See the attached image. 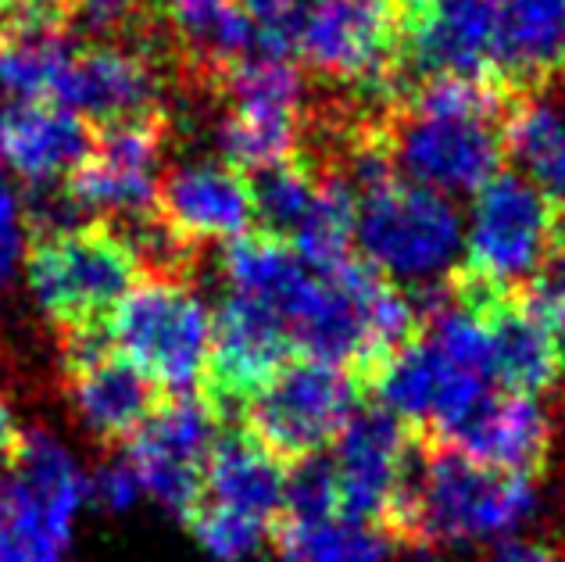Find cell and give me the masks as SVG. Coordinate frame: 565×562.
I'll list each match as a JSON object with an SVG mask.
<instances>
[{
	"mask_svg": "<svg viewBox=\"0 0 565 562\" xmlns=\"http://www.w3.org/2000/svg\"><path fill=\"white\" fill-rule=\"evenodd\" d=\"M169 137V112L97 129L90 155L65 180L72 198L90 215H104L111 223L154 212L161 190V155H166Z\"/></svg>",
	"mask_w": 565,
	"mask_h": 562,
	"instance_id": "11",
	"label": "cell"
},
{
	"mask_svg": "<svg viewBox=\"0 0 565 562\" xmlns=\"http://www.w3.org/2000/svg\"><path fill=\"white\" fill-rule=\"evenodd\" d=\"M537 509L533 477L498 473L455 448H429L415 463L412 487L391 538L412 549L490 541L512 534Z\"/></svg>",
	"mask_w": 565,
	"mask_h": 562,
	"instance_id": "2",
	"label": "cell"
},
{
	"mask_svg": "<svg viewBox=\"0 0 565 562\" xmlns=\"http://www.w3.org/2000/svg\"><path fill=\"white\" fill-rule=\"evenodd\" d=\"M62 362L83 423L104 445L132 441L166 402V391L111 348L108 322L62 330Z\"/></svg>",
	"mask_w": 565,
	"mask_h": 562,
	"instance_id": "12",
	"label": "cell"
},
{
	"mask_svg": "<svg viewBox=\"0 0 565 562\" xmlns=\"http://www.w3.org/2000/svg\"><path fill=\"white\" fill-rule=\"evenodd\" d=\"M490 380L509 394L541 397L565 373V340L526 301L494 298L487 308Z\"/></svg>",
	"mask_w": 565,
	"mask_h": 562,
	"instance_id": "20",
	"label": "cell"
},
{
	"mask_svg": "<svg viewBox=\"0 0 565 562\" xmlns=\"http://www.w3.org/2000/svg\"><path fill=\"white\" fill-rule=\"evenodd\" d=\"M140 276L137 255L108 219L43 236L29 247V287L57 330L108 322Z\"/></svg>",
	"mask_w": 565,
	"mask_h": 562,
	"instance_id": "6",
	"label": "cell"
},
{
	"mask_svg": "<svg viewBox=\"0 0 565 562\" xmlns=\"http://www.w3.org/2000/svg\"><path fill=\"white\" fill-rule=\"evenodd\" d=\"M340 516V484L333 458L308 455L301 463H294L287 473V498H282L279 520L290 523H319Z\"/></svg>",
	"mask_w": 565,
	"mask_h": 562,
	"instance_id": "30",
	"label": "cell"
},
{
	"mask_svg": "<svg viewBox=\"0 0 565 562\" xmlns=\"http://www.w3.org/2000/svg\"><path fill=\"white\" fill-rule=\"evenodd\" d=\"M359 412V383L351 369L330 362H294L241 409L244 431L276 458L301 463L333 445Z\"/></svg>",
	"mask_w": 565,
	"mask_h": 562,
	"instance_id": "8",
	"label": "cell"
},
{
	"mask_svg": "<svg viewBox=\"0 0 565 562\" xmlns=\"http://www.w3.org/2000/svg\"><path fill=\"white\" fill-rule=\"evenodd\" d=\"M487 562H562L552 549L533 541H501Z\"/></svg>",
	"mask_w": 565,
	"mask_h": 562,
	"instance_id": "38",
	"label": "cell"
},
{
	"mask_svg": "<svg viewBox=\"0 0 565 562\" xmlns=\"http://www.w3.org/2000/svg\"><path fill=\"white\" fill-rule=\"evenodd\" d=\"M319 194V172L305 158L279 161L273 169L250 176V201H255V223L265 236L276 241H294L301 230L311 201Z\"/></svg>",
	"mask_w": 565,
	"mask_h": 562,
	"instance_id": "28",
	"label": "cell"
},
{
	"mask_svg": "<svg viewBox=\"0 0 565 562\" xmlns=\"http://www.w3.org/2000/svg\"><path fill=\"white\" fill-rule=\"evenodd\" d=\"M186 527L198 534L204 549L222 562H241L247 555H255L265 541V530H269L265 523L247 520V516L233 509L212 506V501H201V509L190 516Z\"/></svg>",
	"mask_w": 565,
	"mask_h": 562,
	"instance_id": "31",
	"label": "cell"
},
{
	"mask_svg": "<svg viewBox=\"0 0 565 562\" xmlns=\"http://www.w3.org/2000/svg\"><path fill=\"white\" fill-rule=\"evenodd\" d=\"M11 4V0H0V8H8Z\"/></svg>",
	"mask_w": 565,
	"mask_h": 562,
	"instance_id": "40",
	"label": "cell"
},
{
	"mask_svg": "<svg viewBox=\"0 0 565 562\" xmlns=\"http://www.w3.org/2000/svg\"><path fill=\"white\" fill-rule=\"evenodd\" d=\"M504 151L565 215V108L558 100L541 91L519 97L504 115Z\"/></svg>",
	"mask_w": 565,
	"mask_h": 562,
	"instance_id": "23",
	"label": "cell"
},
{
	"mask_svg": "<svg viewBox=\"0 0 565 562\" xmlns=\"http://www.w3.org/2000/svg\"><path fill=\"white\" fill-rule=\"evenodd\" d=\"M8 477L19 484L22 495L40 509L43 523H47L54 541L65 544L72 520H76V509L83 501V491H86V484L79 477L76 463H72V455L57 445L51 434L25 431L22 455H19V463H14V469L8 473Z\"/></svg>",
	"mask_w": 565,
	"mask_h": 562,
	"instance_id": "26",
	"label": "cell"
},
{
	"mask_svg": "<svg viewBox=\"0 0 565 562\" xmlns=\"http://www.w3.org/2000/svg\"><path fill=\"white\" fill-rule=\"evenodd\" d=\"M169 68L129 43H90L76 47L54 91V105H65L90 126L104 129L132 118H151L166 108Z\"/></svg>",
	"mask_w": 565,
	"mask_h": 562,
	"instance_id": "14",
	"label": "cell"
},
{
	"mask_svg": "<svg viewBox=\"0 0 565 562\" xmlns=\"http://www.w3.org/2000/svg\"><path fill=\"white\" fill-rule=\"evenodd\" d=\"M108 337L169 397L193 394L212 359V312L190 279L143 276L108 316Z\"/></svg>",
	"mask_w": 565,
	"mask_h": 562,
	"instance_id": "5",
	"label": "cell"
},
{
	"mask_svg": "<svg viewBox=\"0 0 565 562\" xmlns=\"http://www.w3.org/2000/svg\"><path fill=\"white\" fill-rule=\"evenodd\" d=\"M94 126L54 100H8L0 108V161L29 187L68 180L90 155Z\"/></svg>",
	"mask_w": 565,
	"mask_h": 562,
	"instance_id": "19",
	"label": "cell"
},
{
	"mask_svg": "<svg viewBox=\"0 0 565 562\" xmlns=\"http://www.w3.org/2000/svg\"><path fill=\"white\" fill-rule=\"evenodd\" d=\"M22 445H25V431L19 426V420H14L11 405L0 397V477H8L14 469V463H19V455H22Z\"/></svg>",
	"mask_w": 565,
	"mask_h": 562,
	"instance_id": "37",
	"label": "cell"
},
{
	"mask_svg": "<svg viewBox=\"0 0 565 562\" xmlns=\"http://www.w3.org/2000/svg\"><path fill=\"white\" fill-rule=\"evenodd\" d=\"M218 426L222 420L201 394H175L129 441V463L140 487L183 523L204 501V463L218 441Z\"/></svg>",
	"mask_w": 565,
	"mask_h": 562,
	"instance_id": "13",
	"label": "cell"
},
{
	"mask_svg": "<svg viewBox=\"0 0 565 562\" xmlns=\"http://www.w3.org/2000/svg\"><path fill=\"white\" fill-rule=\"evenodd\" d=\"M140 491H143V487H140V477H137V469H132L129 458H126V463L118 458V463L100 466V473L94 477V495H97L100 506H108L111 512L129 509Z\"/></svg>",
	"mask_w": 565,
	"mask_h": 562,
	"instance_id": "36",
	"label": "cell"
},
{
	"mask_svg": "<svg viewBox=\"0 0 565 562\" xmlns=\"http://www.w3.org/2000/svg\"><path fill=\"white\" fill-rule=\"evenodd\" d=\"M562 233L565 215L526 176L498 172L480 194H472L462 279L490 298H512L515 290L533 287Z\"/></svg>",
	"mask_w": 565,
	"mask_h": 562,
	"instance_id": "4",
	"label": "cell"
},
{
	"mask_svg": "<svg viewBox=\"0 0 565 562\" xmlns=\"http://www.w3.org/2000/svg\"><path fill=\"white\" fill-rule=\"evenodd\" d=\"M319 172V194L311 201L301 230L294 233L290 247L311 273L330 276L354 262L359 251V194L333 169Z\"/></svg>",
	"mask_w": 565,
	"mask_h": 562,
	"instance_id": "25",
	"label": "cell"
},
{
	"mask_svg": "<svg viewBox=\"0 0 565 562\" xmlns=\"http://www.w3.org/2000/svg\"><path fill=\"white\" fill-rule=\"evenodd\" d=\"M68 36H11L0 40V91L14 100H54L72 57Z\"/></svg>",
	"mask_w": 565,
	"mask_h": 562,
	"instance_id": "29",
	"label": "cell"
},
{
	"mask_svg": "<svg viewBox=\"0 0 565 562\" xmlns=\"http://www.w3.org/2000/svg\"><path fill=\"white\" fill-rule=\"evenodd\" d=\"M408 4H412V0H408Z\"/></svg>",
	"mask_w": 565,
	"mask_h": 562,
	"instance_id": "41",
	"label": "cell"
},
{
	"mask_svg": "<svg viewBox=\"0 0 565 562\" xmlns=\"http://www.w3.org/2000/svg\"><path fill=\"white\" fill-rule=\"evenodd\" d=\"M244 8L250 29H255L258 54L290 57L301 36L308 0H236Z\"/></svg>",
	"mask_w": 565,
	"mask_h": 562,
	"instance_id": "32",
	"label": "cell"
},
{
	"mask_svg": "<svg viewBox=\"0 0 565 562\" xmlns=\"http://www.w3.org/2000/svg\"><path fill=\"white\" fill-rule=\"evenodd\" d=\"M151 11L143 0H79V22L100 33H111L115 43L122 40L143 14Z\"/></svg>",
	"mask_w": 565,
	"mask_h": 562,
	"instance_id": "35",
	"label": "cell"
},
{
	"mask_svg": "<svg viewBox=\"0 0 565 562\" xmlns=\"http://www.w3.org/2000/svg\"><path fill=\"white\" fill-rule=\"evenodd\" d=\"M466 247V219L451 198L401 176L359 190V251L373 273L419 290L440 287Z\"/></svg>",
	"mask_w": 565,
	"mask_h": 562,
	"instance_id": "3",
	"label": "cell"
},
{
	"mask_svg": "<svg viewBox=\"0 0 565 562\" xmlns=\"http://www.w3.org/2000/svg\"><path fill=\"white\" fill-rule=\"evenodd\" d=\"M190 4H201V0H158V11H180Z\"/></svg>",
	"mask_w": 565,
	"mask_h": 562,
	"instance_id": "39",
	"label": "cell"
},
{
	"mask_svg": "<svg viewBox=\"0 0 565 562\" xmlns=\"http://www.w3.org/2000/svg\"><path fill=\"white\" fill-rule=\"evenodd\" d=\"M22 247H25V215H22V201L11 190L8 176L0 172V287L8 284L22 262Z\"/></svg>",
	"mask_w": 565,
	"mask_h": 562,
	"instance_id": "34",
	"label": "cell"
},
{
	"mask_svg": "<svg viewBox=\"0 0 565 562\" xmlns=\"http://www.w3.org/2000/svg\"><path fill=\"white\" fill-rule=\"evenodd\" d=\"M158 215L193 247L233 244L255 223L250 180L226 161H190L161 180Z\"/></svg>",
	"mask_w": 565,
	"mask_h": 562,
	"instance_id": "17",
	"label": "cell"
},
{
	"mask_svg": "<svg viewBox=\"0 0 565 562\" xmlns=\"http://www.w3.org/2000/svg\"><path fill=\"white\" fill-rule=\"evenodd\" d=\"M333 445L340 516L376 523L391 534L401 509H405L415 463H419L408 423H401L394 412L380 405L359 409Z\"/></svg>",
	"mask_w": 565,
	"mask_h": 562,
	"instance_id": "10",
	"label": "cell"
},
{
	"mask_svg": "<svg viewBox=\"0 0 565 562\" xmlns=\"http://www.w3.org/2000/svg\"><path fill=\"white\" fill-rule=\"evenodd\" d=\"M565 57V0H498L494 72L541 83Z\"/></svg>",
	"mask_w": 565,
	"mask_h": 562,
	"instance_id": "22",
	"label": "cell"
},
{
	"mask_svg": "<svg viewBox=\"0 0 565 562\" xmlns=\"http://www.w3.org/2000/svg\"><path fill=\"white\" fill-rule=\"evenodd\" d=\"M487 383V373L451 359L426 333L408 340L394 359L376 369L380 409L394 412L401 423H419L437 437H448L483 402Z\"/></svg>",
	"mask_w": 565,
	"mask_h": 562,
	"instance_id": "15",
	"label": "cell"
},
{
	"mask_svg": "<svg viewBox=\"0 0 565 562\" xmlns=\"http://www.w3.org/2000/svg\"><path fill=\"white\" fill-rule=\"evenodd\" d=\"M273 544L279 562H386L397 541L376 523L333 516L319 523L279 520Z\"/></svg>",
	"mask_w": 565,
	"mask_h": 562,
	"instance_id": "27",
	"label": "cell"
},
{
	"mask_svg": "<svg viewBox=\"0 0 565 562\" xmlns=\"http://www.w3.org/2000/svg\"><path fill=\"white\" fill-rule=\"evenodd\" d=\"M290 322L273 305L226 294L212 316V359L201 380V397L215 409L222 426H230L241 409L269 383L294 354Z\"/></svg>",
	"mask_w": 565,
	"mask_h": 562,
	"instance_id": "9",
	"label": "cell"
},
{
	"mask_svg": "<svg viewBox=\"0 0 565 562\" xmlns=\"http://www.w3.org/2000/svg\"><path fill=\"white\" fill-rule=\"evenodd\" d=\"M526 305L565 340V233H562L558 247L552 251V258L544 262L541 276L533 279Z\"/></svg>",
	"mask_w": 565,
	"mask_h": 562,
	"instance_id": "33",
	"label": "cell"
},
{
	"mask_svg": "<svg viewBox=\"0 0 565 562\" xmlns=\"http://www.w3.org/2000/svg\"><path fill=\"white\" fill-rule=\"evenodd\" d=\"M501 115L504 100L490 79L426 76L383 132L394 172L444 198L480 194L504 161Z\"/></svg>",
	"mask_w": 565,
	"mask_h": 562,
	"instance_id": "1",
	"label": "cell"
},
{
	"mask_svg": "<svg viewBox=\"0 0 565 562\" xmlns=\"http://www.w3.org/2000/svg\"><path fill=\"white\" fill-rule=\"evenodd\" d=\"M222 273H226L233 294H247V298L273 305L276 312H282V319L294 312V305L301 301L311 276H316L287 241H276V236L265 233L226 244Z\"/></svg>",
	"mask_w": 565,
	"mask_h": 562,
	"instance_id": "24",
	"label": "cell"
},
{
	"mask_svg": "<svg viewBox=\"0 0 565 562\" xmlns=\"http://www.w3.org/2000/svg\"><path fill=\"white\" fill-rule=\"evenodd\" d=\"M405 0H308L297 54L316 76L383 97L405 57Z\"/></svg>",
	"mask_w": 565,
	"mask_h": 562,
	"instance_id": "7",
	"label": "cell"
},
{
	"mask_svg": "<svg viewBox=\"0 0 565 562\" xmlns=\"http://www.w3.org/2000/svg\"><path fill=\"white\" fill-rule=\"evenodd\" d=\"M498 0H415L405 57L423 76H494Z\"/></svg>",
	"mask_w": 565,
	"mask_h": 562,
	"instance_id": "16",
	"label": "cell"
},
{
	"mask_svg": "<svg viewBox=\"0 0 565 562\" xmlns=\"http://www.w3.org/2000/svg\"><path fill=\"white\" fill-rule=\"evenodd\" d=\"M552 416L541 397L501 394L483 397L469 416L444 437V445L462 452L472 463L515 477H533L552 455Z\"/></svg>",
	"mask_w": 565,
	"mask_h": 562,
	"instance_id": "18",
	"label": "cell"
},
{
	"mask_svg": "<svg viewBox=\"0 0 565 562\" xmlns=\"http://www.w3.org/2000/svg\"><path fill=\"white\" fill-rule=\"evenodd\" d=\"M282 498H287L282 458L262 448L244 426L222 431L204 463V501L276 527L282 516Z\"/></svg>",
	"mask_w": 565,
	"mask_h": 562,
	"instance_id": "21",
	"label": "cell"
}]
</instances>
